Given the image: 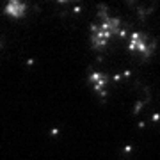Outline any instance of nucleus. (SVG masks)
Segmentation results:
<instances>
[{"instance_id": "f257e3e1", "label": "nucleus", "mask_w": 160, "mask_h": 160, "mask_svg": "<svg viewBox=\"0 0 160 160\" xmlns=\"http://www.w3.org/2000/svg\"><path fill=\"white\" fill-rule=\"evenodd\" d=\"M125 34H126V30L123 27V22L119 18L109 14L107 9L102 7L100 14H98V20L91 25L89 39H91V45L94 50H105L114 38L125 36Z\"/></svg>"}, {"instance_id": "f03ea898", "label": "nucleus", "mask_w": 160, "mask_h": 160, "mask_svg": "<svg viewBox=\"0 0 160 160\" xmlns=\"http://www.w3.org/2000/svg\"><path fill=\"white\" fill-rule=\"evenodd\" d=\"M128 50L142 59H149L155 53V41L142 32L128 34Z\"/></svg>"}, {"instance_id": "7ed1b4c3", "label": "nucleus", "mask_w": 160, "mask_h": 160, "mask_svg": "<svg viewBox=\"0 0 160 160\" xmlns=\"http://www.w3.org/2000/svg\"><path fill=\"white\" fill-rule=\"evenodd\" d=\"M89 84H91L92 91L100 94V96H105L109 92V86H110V80L107 75H103L102 71H94V73L89 75Z\"/></svg>"}, {"instance_id": "20e7f679", "label": "nucleus", "mask_w": 160, "mask_h": 160, "mask_svg": "<svg viewBox=\"0 0 160 160\" xmlns=\"http://www.w3.org/2000/svg\"><path fill=\"white\" fill-rule=\"evenodd\" d=\"M27 4L22 0H9L6 6H4V12L6 16H9L11 20H23L27 16Z\"/></svg>"}]
</instances>
